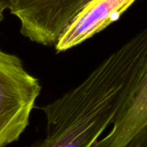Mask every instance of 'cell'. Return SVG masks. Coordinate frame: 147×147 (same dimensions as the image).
Returning a JSON list of instances; mask_svg holds the SVG:
<instances>
[{
    "instance_id": "2",
    "label": "cell",
    "mask_w": 147,
    "mask_h": 147,
    "mask_svg": "<svg viewBox=\"0 0 147 147\" xmlns=\"http://www.w3.org/2000/svg\"><path fill=\"white\" fill-rule=\"evenodd\" d=\"M41 85L22 61L0 49V147L17 142L30 123Z\"/></svg>"
},
{
    "instance_id": "1",
    "label": "cell",
    "mask_w": 147,
    "mask_h": 147,
    "mask_svg": "<svg viewBox=\"0 0 147 147\" xmlns=\"http://www.w3.org/2000/svg\"><path fill=\"white\" fill-rule=\"evenodd\" d=\"M146 42V28L106 57L80 85L42 106L45 136L33 146L94 147L123 107Z\"/></svg>"
},
{
    "instance_id": "3",
    "label": "cell",
    "mask_w": 147,
    "mask_h": 147,
    "mask_svg": "<svg viewBox=\"0 0 147 147\" xmlns=\"http://www.w3.org/2000/svg\"><path fill=\"white\" fill-rule=\"evenodd\" d=\"M91 0H11L9 10L20 22V32L30 41L55 46Z\"/></svg>"
},
{
    "instance_id": "6",
    "label": "cell",
    "mask_w": 147,
    "mask_h": 147,
    "mask_svg": "<svg viewBox=\"0 0 147 147\" xmlns=\"http://www.w3.org/2000/svg\"><path fill=\"white\" fill-rule=\"evenodd\" d=\"M0 5L2 6L5 9H9L11 6V0H0Z\"/></svg>"
},
{
    "instance_id": "7",
    "label": "cell",
    "mask_w": 147,
    "mask_h": 147,
    "mask_svg": "<svg viewBox=\"0 0 147 147\" xmlns=\"http://www.w3.org/2000/svg\"><path fill=\"white\" fill-rule=\"evenodd\" d=\"M5 10V9L2 7L1 5H0V22H1L4 19V15H3V12Z\"/></svg>"
},
{
    "instance_id": "4",
    "label": "cell",
    "mask_w": 147,
    "mask_h": 147,
    "mask_svg": "<svg viewBox=\"0 0 147 147\" xmlns=\"http://www.w3.org/2000/svg\"><path fill=\"white\" fill-rule=\"evenodd\" d=\"M94 147H147V42L140 70L123 107L109 133Z\"/></svg>"
},
{
    "instance_id": "5",
    "label": "cell",
    "mask_w": 147,
    "mask_h": 147,
    "mask_svg": "<svg viewBox=\"0 0 147 147\" xmlns=\"http://www.w3.org/2000/svg\"><path fill=\"white\" fill-rule=\"evenodd\" d=\"M136 0H91L80 11L56 44L57 53L73 48L118 21Z\"/></svg>"
}]
</instances>
